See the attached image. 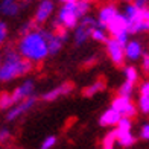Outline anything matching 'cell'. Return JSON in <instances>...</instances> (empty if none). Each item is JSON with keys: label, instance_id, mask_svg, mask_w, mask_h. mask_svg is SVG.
<instances>
[{"label": "cell", "instance_id": "cell-17", "mask_svg": "<svg viewBox=\"0 0 149 149\" xmlns=\"http://www.w3.org/2000/svg\"><path fill=\"white\" fill-rule=\"evenodd\" d=\"M114 134H116V143H119L123 148H131L135 145V135L132 134V131H116L114 130Z\"/></svg>", "mask_w": 149, "mask_h": 149}, {"label": "cell", "instance_id": "cell-27", "mask_svg": "<svg viewBox=\"0 0 149 149\" xmlns=\"http://www.w3.org/2000/svg\"><path fill=\"white\" fill-rule=\"evenodd\" d=\"M137 110H140L143 114H149V97L148 96H139Z\"/></svg>", "mask_w": 149, "mask_h": 149}, {"label": "cell", "instance_id": "cell-8", "mask_svg": "<svg viewBox=\"0 0 149 149\" xmlns=\"http://www.w3.org/2000/svg\"><path fill=\"white\" fill-rule=\"evenodd\" d=\"M105 49H107V55L111 59V63L116 67H122L125 64V50L123 46H120L114 38H110L105 43Z\"/></svg>", "mask_w": 149, "mask_h": 149}, {"label": "cell", "instance_id": "cell-26", "mask_svg": "<svg viewBox=\"0 0 149 149\" xmlns=\"http://www.w3.org/2000/svg\"><path fill=\"white\" fill-rule=\"evenodd\" d=\"M58 141V137L56 135H47V137L41 141V145H40V149H53Z\"/></svg>", "mask_w": 149, "mask_h": 149}, {"label": "cell", "instance_id": "cell-31", "mask_svg": "<svg viewBox=\"0 0 149 149\" xmlns=\"http://www.w3.org/2000/svg\"><path fill=\"white\" fill-rule=\"evenodd\" d=\"M140 59H141V70L145 73H149V53H143Z\"/></svg>", "mask_w": 149, "mask_h": 149}, {"label": "cell", "instance_id": "cell-22", "mask_svg": "<svg viewBox=\"0 0 149 149\" xmlns=\"http://www.w3.org/2000/svg\"><path fill=\"white\" fill-rule=\"evenodd\" d=\"M135 90V85L130 84V82H126V81H123V84H122L119 87V90H117V96H122V97H131L132 96V93Z\"/></svg>", "mask_w": 149, "mask_h": 149}, {"label": "cell", "instance_id": "cell-6", "mask_svg": "<svg viewBox=\"0 0 149 149\" xmlns=\"http://www.w3.org/2000/svg\"><path fill=\"white\" fill-rule=\"evenodd\" d=\"M37 100H38V97L35 96V94H33V96H31V97H28V99H24L23 102L15 104L14 107L11 108V110L6 111V114H5L6 122H15L17 119H20L22 116H24L26 113L31 111L32 108H33V105L37 104Z\"/></svg>", "mask_w": 149, "mask_h": 149}, {"label": "cell", "instance_id": "cell-32", "mask_svg": "<svg viewBox=\"0 0 149 149\" xmlns=\"http://www.w3.org/2000/svg\"><path fill=\"white\" fill-rule=\"evenodd\" d=\"M2 59H3V53L0 52V64H2Z\"/></svg>", "mask_w": 149, "mask_h": 149}, {"label": "cell", "instance_id": "cell-29", "mask_svg": "<svg viewBox=\"0 0 149 149\" xmlns=\"http://www.w3.org/2000/svg\"><path fill=\"white\" fill-rule=\"evenodd\" d=\"M11 130L6 126H2L0 128V143H5V141H8L11 139Z\"/></svg>", "mask_w": 149, "mask_h": 149}, {"label": "cell", "instance_id": "cell-15", "mask_svg": "<svg viewBox=\"0 0 149 149\" xmlns=\"http://www.w3.org/2000/svg\"><path fill=\"white\" fill-rule=\"evenodd\" d=\"M46 40H47V49H49V56H55L61 52L64 46V41L59 40L55 33L52 31H47L46 29Z\"/></svg>", "mask_w": 149, "mask_h": 149}, {"label": "cell", "instance_id": "cell-9", "mask_svg": "<svg viewBox=\"0 0 149 149\" xmlns=\"http://www.w3.org/2000/svg\"><path fill=\"white\" fill-rule=\"evenodd\" d=\"M55 11V3L52 0H43L40 2V5L37 6V11H35V17H33L32 22L35 23V26L38 28V24H44L47 20H49Z\"/></svg>", "mask_w": 149, "mask_h": 149}, {"label": "cell", "instance_id": "cell-5", "mask_svg": "<svg viewBox=\"0 0 149 149\" xmlns=\"http://www.w3.org/2000/svg\"><path fill=\"white\" fill-rule=\"evenodd\" d=\"M111 108L120 114V117H126V119H131V120H132V117H135V114H137V107L134 105L131 97L116 96L111 100Z\"/></svg>", "mask_w": 149, "mask_h": 149}, {"label": "cell", "instance_id": "cell-13", "mask_svg": "<svg viewBox=\"0 0 149 149\" xmlns=\"http://www.w3.org/2000/svg\"><path fill=\"white\" fill-rule=\"evenodd\" d=\"M125 59H130V61H137L141 58V55H143V46H141L140 41H137V40H130L125 47Z\"/></svg>", "mask_w": 149, "mask_h": 149}, {"label": "cell", "instance_id": "cell-3", "mask_svg": "<svg viewBox=\"0 0 149 149\" xmlns=\"http://www.w3.org/2000/svg\"><path fill=\"white\" fill-rule=\"evenodd\" d=\"M90 8H91V3L87 2V0H65L58 9L55 20L65 31L74 29L81 18L88 15Z\"/></svg>", "mask_w": 149, "mask_h": 149}, {"label": "cell", "instance_id": "cell-21", "mask_svg": "<svg viewBox=\"0 0 149 149\" xmlns=\"http://www.w3.org/2000/svg\"><path fill=\"white\" fill-rule=\"evenodd\" d=\"M90 38L93 40V41H96V43H104V44L108 41V40H110V37H108L107 31L102 29V28H99V26H97L96 29H93V31H91Z\"/></svg>", "mask_w": 149, "mask_h": 149}, {"label": "cell", "instance_id": "cell-7", "mask_svg": "<svg viewBox=\"0 0 149 149\" xmlns=\"http://www.w3.org/2000/svg\"><path fill=\"white\" fill-rule=\"evenodd\" d=\"M9 94H11V100L14 105L23 102L24 99H28V97L35 94V81L33 79H24L23 82L20 85H17Z\"/></svg>", "mask_w": 149, "mask_h": 149}, {"label": "cell", "instance_id": "cell-28", "mask_svg": "<svg viewBox=\"0 0 149 149\" xmlns=\"http://www.w3.org/2000/svg\"><path fill=\"white\" fill-rule=\"evenodd\" d=\"M9 35V28H8V23L5 20H0V46H2L6 40H8Z\"/></svg>", "mask_w": 149, "mask_h": 149}, {"label": "cell", "instance_id": "cell-12", "mask_svg": "<svg viewBox=\"0 0 149 149\" xmlns=\"http://www.w3.org/2000/svg\"><path fill=\"white\" fill-rule=\"evenodd\" d=\"M72 90H73V85L70 82H64V84H61V85H56L55 88L46 91L43 96H41V99L44 100V102H53V100H56L58 97L65 96V94L72 93Z\"/></svg>", "mask_w": 149, "mask_h": 149}, {"label": "cell", "instance_id": "cell-1", "mask_svg": "<svg viewBox=\"0 0 149 149\" xmlns=\"http://www.w3.org/2000/svg\"><path fill=\"white\" fill-rule=\"evenodd\" d=\"M17 53L23 59H26L31 64H38L49 56L47 49V40H46V29L35 28L31 32L22 35V38L17 43Z\"/></svg>", "mask_w": 149, "mask_h": 149}, {"label": "cell", "instance_id": "cell-2", "mask_svg": "<svg viewBox=\"0 0 149 149\" xmlns=\"http://www.w3.org/2000/svg\"><path fill=\"white\" fill-rule=\"evenodd\" d=\"M33 69V64L28 63L26 59L17 53L15 49L8 47L3 53V59L0 64V82H11L17 78L29 74Z\"/></svg>", "mask_w": 149, "mask_h": 149}, {"label": "cell", "instance_id": "cell-19", "mask_svg": "<svg viewBox=\"0 0 149 149\" xmlns=\"http://www.w3.org/2000/svg\"><path fill=\"white\" fill-rule=\"evenodd\" d=\"M123 74H125L126 82H130L132 85H135V82L139 81V70L135 65H126L123 69Z\"/></svg>", "mask_w": 149, "mask_h": 149}, {"label": "cell", "instance_id": "cell-16", "mask_svg": "<svg viewBox=\"0 0 149 149\" xmlns=\"http://www.w3.org/2000/svg\"><path fill=\"white\" fill-rule=\"evenodd\" d=\"M18 12H20V5L14 0H2L0 2V15L15 17Z\"/></svg>", "mask_w": 149, "mask_h": 149}, {"label": "cell", "instance_id": "cell-11", "mask_svg": "<svg viewBox=\"0 0 149 149\" xmlns=\"http://www.w3.org/2000/svg\"><path fill=\"white\" fill-rule=\"evenodd\" d=\"M117 12H119V9H117L114 5H111V3L104 5L102 8H99V11H97V18H96L97 26H99V28H102V29H105V26L111 22V18L116 15Z\"/></svg>", "mask_w": 149, "mask_h": 149}, {"label": "cell", "instance_id": "cell-23", "mask_svg": "<svg viewBox=\"0 0 149 149\" xmlns=\"http://www.w3.org/2000/svg\"><path fill=\"white\" fill-rule=\"evenodd\" d=\"M12 107H14V104L11 100V94L8 91L0 93V111H8Z\"/></svg>", "mask_w": 149, "mask_h": 149}, {"label": "cell", "instance_id": "cell-25", "mask_svg": "<svg viewBox=\"0 0 149 149\" xmlns=\"http://www.w3.org/2000/svg\"><path fill=\"white\" fill-rule=\"evenodd\" d=\"M116 131H132V120L126 117H120L119 123L114 128Z\"/></svg>", "mask_w": 149, "mask_h": 149}, {"label": "cell", "instance_id": "cell-20", "mask_svg": "<svg viewBox=\"0 0 149 149\" xmlns=\"http://www.w3.org/2000/svg\"><path fill=\"white\" fill-rule=\"evenodd\" d=\"M139 32H149V8H145L140 11Z\"/></svg>", "mask_w": 149, "mask_h": 149}, {"label": "cell", "instance_id": "cell-30", "mask_svg": "<svg viewBox=\"0 0 149 149\" xmlns=\"http://www.w3.org/2000/svg\"><path fill=\"white\" fill-rule=\"evenodd\" d=\"M140 139L145 140V141H149V122L141 125V128H140Z\"/></svg>", "mask_w": 149, "mask_h": 149}, {"label": "cell", "instance_id": "cell-18", "mask_svg": "<svg viewBox=\"0 0 149 149\" xmlns=\"http://www.w3.org/2000/svg\"><path fill=\"white\" fill-rule=\"evenodd\" d=\"M104 87H105V81H104V79H97V81H94L91 85L85 87L84 91H82V94H84L85 97H91V96H94L96 93L102 91Z\"/></svg>", "mask_w": 149, "mask_h": 149}, {"label": "cell", "instance_id": "cell-10", "mask_svg": "<svg viewBox=\"0 0 149 149\" xmlns=\"http://www.w3.org/2000/svg\"><path fill=\"white\" fill-rule=\"evenodd\" d=\"M105 31H107V33H108L110 38H116L117 35H120V33L128 32L123 14H122V12H117V14L111 18V22L105 26Z\"/></svg>", "mask_w": 149, "mask_h": 149}, {"label": "cell", "instance_id": "cell-14", "mask_svg": "<svg viewBox=\"0 0 149 149\" xmlns=\"http://www.w3.org/2000/svg\"><path fill=\"white\" fill-rule=\"evenodd\" d=\"M120 120V114L117 111H114L113 108H107V110L100 114L99 117V125L104 126V128H111V126H116Z\"/></svg>", "mask_w": 149, "mask_h": 149}, {"label": "cell", "instance_id": "cell-4", "mask_svg": "<svg viewBox=\"0 0 149 149\" xmlns=\"http://www.w3.org/2000/svg\"><path fill=\"white\" fill-rule=\"evenodd\" d=\"M97 28V22L96 18L91 17V15H85L79 20L78 26L74 28L73 31V40H74V44L78 46H82L87 40L90 38L91 35V31Z\"/></svg>", "mask_w": 149, "mask_h": 149}, {"label": "cell", "instance_id": "cell-24", "mask_svg": "<svg viewBox=\"0 0 149 149\" xmlns=\"http://www.w3.org/2000/svg\"><path fill=\"white\" fill-rule=\"evenodd\" d=\"M114 145H116V134H114V130H111L102 139V149H114Z\"/></svg>", "mask_w": 149, "mask_h": 149}]
</instances>
